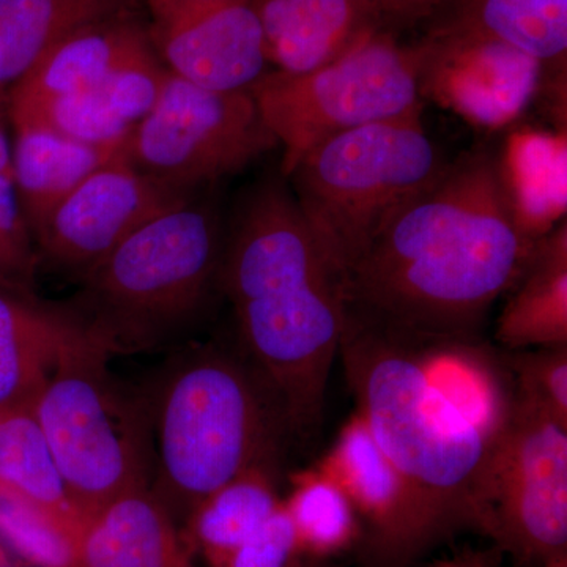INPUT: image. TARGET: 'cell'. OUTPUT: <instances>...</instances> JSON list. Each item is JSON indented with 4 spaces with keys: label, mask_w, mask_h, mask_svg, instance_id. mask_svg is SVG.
Returning <instances> with one entry per match:
<instances>
[{
    "label": "cell",
    "mask_w": 567,
    "mask_h": 567,
    "mask_svg": "<svg viewBox=\"0 0 567 567\" xmlns=\"http://www.w3.org/2000/svg\"><path fill=\"white\" fill-rule=\"evenodd\" d=\"M7 96L0 93V174L11 175V141L6 125Z\"/></svg>",
    "instance_id": "obj_34"
},
{
    "label": "cell",
    "mask_w": 567,
    "mask_h": 567,
    "mask_svg": "<svg viewBox=\"0 0 567 567\" xmlns=\"http://www.w3.org/2000/svg\"><path fill=\"white\" fill-rule=\"evenodd\" d=\"M82 528L0 484V543L31 567H80Z\"/></svg>",
    "instance_id": "obj_28"
},
{
    "label": "cell",
    "mask_w": 567,
    "mask_h": 567,
    "mask_svg": "<svg viewBox=\"0 0 567 567\" xmlns=\"http://www.w3.org/2000/svg\"><path fill=\"white\" fill-rule=\"evenodd\" d=\"M221 290L245 357L274 388L293 439L308 442L323 420L344 295L281 173L252 185L235 208Z\"/></svg>",
    "instance_id": "obj_3"
},
{
    "label": "cell",
    "mask_w": 567,
    "mask_h": 567,
    "mask_svg": "<svg viewBox=\"0 0 567 567\" xmlns=\"http://www.w3.org/2000/svg\"><path fill=\"white\" fill-rule=\"evenodd\" d=\"M39 252L10 174H0V287L39 297Z\"/></svg>",
    "instance_id": "obj_29"
},
{
    "label": "cell",
    "mask_w": 567,
    "mask_h": 567,
    "mask_svg": "<svg viewBox=\"0 0 567 567\" xmlns=\"http://www.w3.org/2000/svg\"><path fill=\"white\" fill-rule=\"evenodd\" d=\"M543 567H567V557L555 559V561L548 563Z\"/></svg>",
    "instance_id": "obj_36"
},
{
    "label": "cell",
    "mask_w": 567,
    "mask_h": 567,
    "mask_svg": "<svg viewBox=\"0 0 567 567\" xmlns=\"http://www.w3.org/2000/svg\"><path fill=\"white\" fill-rule=\"evenodd\" d=\"M13 130L11 181L35 240L51 213L82 182L117 159L122 148L84 144L43 125Z\"/></svg>",
    "instance_id": "obj_21"
},
{
    "label": "cell",
    "mask_w": 567,
    "mask_h": 567,
    "mask_svg": "<svg viewBox=\"0 0 567 567\" xmlns=\"http://www.w3.org/2000/svg\"><path fill=\"white\" fill-rule=\"evenodd\" d=\"M483 535L522 567L567 557V424L517 395L484 477Z\"/></svg>",
    "instance_id": "obj_10"
},
{
    "label": "cell",
    "mask_w": 567,
    "mask_h": 567,
    "mask_svg": "<svg viewBox=\"0 0 567 567\" xmlns=\"http://www.w3.org/2000/svg\"><path fill=\"white\" fill-rule=\"evenodd\" d=\"M446 0H360L379 31L393 33L434 18Z\"/></svg>",
    "instance_id": "obj_32"
},
{
    "label": "cell",
    "mask_w": 567,
    "mask_h": 567,
    "mask_svg": "<svg viewBox=\"0 0 567 567\" xmlns=\"http://www.w3.org/2000/svg\"><path fill=\"white\" fill-rule=\"evenodd\" d=\"M303 558L297 529L282 502L262 527L235 548L221 567H298Z\"/></svg>",
    "instance_id": "obj_31"
},
{
    "label": "cell",
    "mask_w": 567,
    "mask_h": 567,
    "mask_svg": "<svg viewBox=\"0 0 567 567\" xmlns=\"http://www.w3.org/2000/svg\"><path fill=\"white\" fill-rule=\"evenodd\" d=\"M194 196L145 177L118 156L82 182L37 233L40 267L80 282L144 224Z\"/></svg>",
    "instance_id": "obj_11"
},
{
    "label": "cell",
    "mask_w": 567,
    "mask_h": 567,
    "mask_svg": "<svg viewBox=\"0 0 567 567\" xmlns=\"http://www.w3.org/2000/svg\"><path fill=\"white\" fill-rule=\"evenodd\" d=\"M130 0H0V93L71 32L125 11Z\"/></svg>",
    "instance_id": "obj_24"
},
{
    "label": "cell",
    "mask_w": 567,
    "mask_h": 567,
    "mask_svg": "<svg viewBox=\"0 0 567 567\" xmlns=\"http://www.w3.org/2000/svg\"><path fill=\"white\" fill-rule=\"evenodd\" d=\"M507 353L517 398L567 424V347Z\"/></svg>",
    "instance_id": "obj_30"
},
{
    "label": "cell",
    "mask_w": 567,
    "mask_h": 567,
    "mask_svg": "<svg viewBox=\"0 0 567 567\" xmlns=\"http://www.w3.org/2000/svg\"><path fill=\"white\" fill-rule=\"evenodd\" d=\"M436 13L431 31L499 40L527 52L544 71L566 69L567 0H446Z\"/></svg>",
    "instance_id": "obj_23"
},
{
    "label": "cell",
    "mask_w": 567,
    "mask_h": 567,
    "mask_svg": "<svg viewBox=\"0 0 567 567\" xmlns=\"http://www.w3.org/2000/svg\"><path fill=\"white\" fill-rule=\"evenodd\" d=\"M282 502L303 557H334L352 548L363 535V524L349 495L319 465L293 473L289 495Z\"/></svg>",
    "instance_id": "obj_27"
},
{
    "label": "cell",
    "mask_w": 567,
    "mask_h": 567,
    "mask_svg": "<svg viewBox=\"0 0 567 567\" xmlns=\"http://www.w3.org/2000/svg\"><path fill=\"white\" fill-rule=\"evenodd\" d=\"M167 74L169 71L152 52L95 87L43 104L14 118L11 125H43L84 144L122 148L158 102Z\"/></svg>",
    "instance_id": "obj_16"
},
{
    "label": "cell",
    "mask_w": 567,
    "mask_h": 567,
    "mask_svg": "<svg viewBox=\"0 0 567 567\" xmlns=\"http://www.w3.org/2000/svg\"><path fill=\"white\" fill-rule=\"evenodd\" d=\"M155 52L148 29L128 11L111 14L51 48L7 95L10 122L43 104L95 87L115 71Z\"/></svg>",
    "instance_id": "obj_15"
},
{
    "label": "cell",
    "mask_w": 567,
    "mask_h": 567,
    "mask_svg": "<svg viewBox=\"0 0 567 567\" xmlns=\"http://www.w3.org/2000/svg\"><path fill=\"white\" fill-rule=\"evenodd\" d=\"M111 358L82 330L63 346L32 405L84 522L151 488L155 472L151 399L112 374Z\"/></svg>",
    "instance_id": "obj_7"
},
{
    "label": "cell",
    "mask_w": 567,
    "mask_h": 567,
    "mask_svg": "<svg viewBox=\"0 0 567 567\" xmlns=\"http://www.w3.org/2000/svg\"><path fill=\"white\" fill-rule=\"evenodd\" d=\"M82 330L66 303L0 287V413L32 409L63 346Z\"/></svg>",
    "instance_id": "obj_18"
},
{
    "label": "cell",
    "mask_w": 567,
    "mask_h": 567,
    "mask_svg": "<svg viewBox=\"0 0 567 567\" xmlns=\"http://www.w3.org/2000/svg\"><path fill=\"white\" fill-rule=\"evenodd\" d=\"M358 416L405 477L436 540L483 533L484 477L514 409L506 354L483 338L399 333L344 316Z\"/></svg>",
    "instance_id": "obj_1"
},
{
    "label": "cell",
    "mask_w": 567,
    "mask_h": 567,
    "mask_svg": "<svg viewBox=\"0 0 567 567\" xmlns=\"http://www.w3.org/2000/svg\"><path fill=\"white\" fill-rule=\"evenodd\" d=\"M499 312L495 338L507 352L567 347V224L532 245Z\"/></svg>",
    "instance_id": "obj_20"
},
{
    "label": "cell",
    "mask_w": 567,
    "mask_h": 567,
    "mask_svg": "<svg viewBox=\"0 0 567 567\" xmlns=\"http://www.w3.org/2000/svg\"><path fill=\"white\" fill-rule=\"evenodd\" d=\"M499 164L518 226L529 241H536L565 216L566 137L517 134Z\"/></svg>",
    "instance_id": "obj_25"
},
{
    "label": "cell",
    "mask_w": 567,
    "mask_h": 567,
    "mask_svg": "<svg viewBox=\"0 0 567 567\" xmlns=\"http://www.w3.org/2000/svg\"><path fill=\"white\" fill-rule=\"evenodd\" d=\"M276 147L251 92L210 91L169 73L121 158L145 177L194 196Z\"/></svg>",
    "instance_id": "obj_9"
},
{
    "label": "cell",
    "mask_w": 567,
    "mask_h": 567,
    "mask_svg": "<svg viewBox=\"0 0 567 567\" xmlns=\"http://www.w3.org/2000/svg\"><path fill=\"white\" fill-rule=\"evenodd\" d=\"M249 92L282 147L279 173L287 177L330 137L423 112L420 50L374 31L309 73L267 71Z\"/></svg>",
    "instance_id": "obj_8"
},
{
    "label": "cell",
    "mask_w": 567,
    "mask_h": 567,
    "mask_svg": "<svg viewBox=\"0 0 567 567\" xmlns=\"http://www.w3.org/2000/svg\"><path fill=\"white\" fill-rule=\"evenodd\" d=\"M533 244L518 226L499 156L465 153L347 271L344 316L399 333L483 338L488 311Z\"/></svg>",
    "instance_id": "obj_2"
},
{
    "label": "cell",
    "mask_w": 567,
    "mask_h": 567,
    "mask_svg": "<svg viewBox=\"0 0 567 567\" xmlns=\"http://www.w3.org/2000/svg\"><path fill=\"white\" fill-rule=\"evenodd\" d=\"M0 567H11L10 559L2 547H0Z\"/></svg>",
    "instance_id": "obj_35"
},
{
    "label": "cell",
    "mask_w": 567,
    "mask_h": 567,
    "mask_svg": "<svg viewBox=\"0 0 567 567\" xmlns=\"http://www.w3.org/2000/svg\"><path fill=\"white\" fill-rule=\"evenodd\" d=\"M298 567H322V566L317 565V563H305V561H301V565L298 566Z\"/></svg>",
    "instance_id": "obj_37"
},
{
    "label": "cell",
    "mask_w": 567,
    "mask_h": 567,
    "mask_svg": "<svg viewBox=\"0 0 567 567\" xmlns=\"http://www.w3.org/2000/svg\"><path fill=\"white\" fill-rule=\"evenodd\" d=\"M317 465L349 495L368 527L369 551L377 561L404 565L436 543L415 492L358 413L342 425Z\"/></svg>",
    "instance_id": "obj_14"
},
{
    "label": "cell",
    "mask_w": 567,
    "mask_h": 567,
    "mask_svg": "<svg viewBox=\"0 0 567 567\" xmlns=\"http://www.w3.org/2000/svg\"><path fill=\"white\" fill-rule=\"evenodd\" d=\"M447 162L423 112L330 137L306 153L286 181L320 251L342 279Z\"/></svg>",
    "instance_id": "obj_6"
},
{
    "label": "cell",
    "mask_w": 567,
    "mask_h": 567,
    "mask_svg": "<svg viewBox=\"0 0 567 567\" xmlns=\"http://www.w3.org/2000/svg\"><path fill=\"white\" fill-rule=\"evenodd\" d=\"M420 50V95L458 117L498 130L535 100L544 66L527 52L473 33L429 31Z\"/></svg>",
    "instance_id": "obj_13"
},
{
    "label": "cell",
    "mask_w": 567,
    "mask_h": 567,
    "mask_svg": "<svg viewBox=\"0 0 567 567\" xmlns=\"http://www.w3.org/2000/svg\"><path fill=\"white\" fill-rule=\"evenodd\" d=\"M279 466L257 465L200 499L178 532L194 558L221 567L281 506Z\"/></svg>",
    "instance_id": "obj_22"
},
{
    "label": "cell",
    "mask_w": 567,
    "mask_h": 567,
    "mask_svg": "<svg viewBox=\"0 0 567 567\" xmlns=\"http://www.w3.org/2000/svg\"><path fill=\"white\" fill-rule=\"evenodd\" d=\"M268 63L282 73H309L341 58L379 31L360 0H249Z\"/></svg>",
    "instance_id": "obj_17"
},
{
    "label": "cell",
    "mask_w": 567,
    "mask_h": 567,
    "mask_svg": "<svg viewBox=\"0 0 567 567\" xmlns=\"http://www.w3.org/2000/svg\"><path fill=\"white\" fill-rule=\"evenodd\" d=\"M432 567H506L498 548L488 550H466L456 557L443 559Z\"/></svg>",
    "instance_id": "obj_33"
},
{
    "label": "cell",
    "mask_w": 567,
    "mask_h": 567,
    "mask_svg": "<svg viewBox=\"0 0 567 567\" xmlns=\"http://www.w3.org/2000/svg\"><path fill=\"white\" fill-rule=\"evenodd\" d=\"M224 229L194 196L130 235L80 281L66 306L111 357L181 341L221 290Z\"/></svg>",
    "instance_id": "obj_5"
},
{
    "label": "cell",
    "mask_w": 567,
    "mask_h": 567,
    "mask_svg": "<svg viewBox=\"0 0 567 567\" xmlns=\"http://www.w3.org/2000/svg\"><path fill=\"white\" fill-rule=\"evenodd\" d=\"M0 484L84 528L32 409L0 413Z\"/></svg>",
    "instance_id": "obj_26"
},
{
    "label": "cell",
    "mask_w": 567,
    "mask_h": 567,
    "mask_svg": "<svg viewBox=\"0 0 567 567\" xmlns=\"http://www.w3.org/2000/svg\"><path fill=\"white\" fill-rule=\"evenodd\" d=\"M80 567L199 566L174 518L151 488H140L114 499L85 522Z\"/></svg>",
    "instance_id": "obj_19"
},
{
    "label": "cell",
    "mask_w": 567,
    "mask_h": 567,
    "mask_svg": "<svg viewBox=\"0 0 567 567\" xmlns=\"http://www.w3.org/2000/svg\"><path fill=\"white\" fill-rule=\"evenodd\" d=\"M151 491L181 527L193 507L257 465H281L293 439L281 401L244 353L183 350L151 394Z\"/></svg>",
    "instance_id": "obj_4"
},
{
    "label": "cell",
    "mask_w": 567,
    "mask_h": 567,
    "mask_svg": "<svg viewBox=\"0 0 567 567\" xmlns=\"http://www.w3.org/2000/svg\"><path fill=\"white\" fill-rule=\"evenodd\" d=\"M148 37L174 76L218 92L249 91L267 73L264 33L249 0H145Z\"/></svg>",
    "instance_id": "obj_12"
}]
</instances>
